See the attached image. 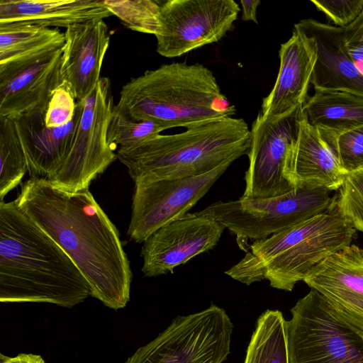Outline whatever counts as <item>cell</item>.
<instances>
[{"instance_id": "obj_1", "label": "cell", "mask_w": 363, "mask_h": 363, "mask_svg": "<svg viewBox=\"0 0 363 363\" xmlns=\"http://www.w3.org/2000/svg\"><path fill=\"white\" fill-rule=\"evenodd\" d=\"M18 208L70 257L90 296L118 310L130 301L132 272L120 234L89 188L77 191L30 179L14 201Z\"/></svg>"}, {"instance_id": "obj_2", "label": "cell", "mask_w": 363, "mask_h": 363, "mask_svg": "<svg viewBox=\"0 0 363 363\" xmlns=\"http://www.w3.org/2000/svg\"><path fill=\"white\" fill-rule=\"evenodd\" d=\"M90 295L66 252L23 213L0 201V301L72 308Z\"/></svg>"}, {"instance_id": "obj_3", "label": "cell", "mask_w": 363, "mask_h": 363, "mask_svg": "<svg viewBox=\"0 0 363 363\" xmlns=\"http://www.w3.org/2000/svg\"><path fill=\"white\" fill-rule=\"evenodd\" d=\"M113 112L169 129L233 117L236 109L208 67L173 62L132 78L123 85Z\"/></svg>"}, {"instance_id": "obj_4", "label": "cell", "mask_w": 363, "mask_h": 363, "mask_svg": "<svg viewBox=\"0 0 363 363\" xmlns=\"http://www.w3.org/2000/svg\"><path fill=\"white\" fill-rule=\"evenodd\" d=\"M337 196L325 211L248 245L225 273L246 285L267 279L273 288L292 291L314 267L351 245L356 230L340 212Z\"/></svg>"}, {"instance_id": "obj_5", "label": "cell", "mask_w": 363, "mask_h": 363, "mask_svg": "<svg viewBox=\"0 0 363 363\" xmlns=\"http://www.w3.org/2000/svg\"><path fill=\"white\" fill-rule=\"evenodd\" d=\"M250 130L242 118L208 120L186 130L157 136L130 149L118 150L117 158L136 182L182 179L206 174L247 155Z\"/></svg>"}, {"instance_id": "obj_6", "label": "cell", "mask_w": 363, "mask_h": 363, "mask_svg": "<svg viewBox=\"0 0 363 363\" xmlns=\"http://www.w3.org/2000/svg\"><path fill=\"white\" fill-rule=\"evenodd\" d=\"M325 188L300 186L276 197L216 201L196 212L220 223L236 236L240 249L321 213L337 195Z\"/></svg>"}, {"instance_id": "obj_7", "label": "cell", "mask_w": 363, "mask_h": 363, "mask_svg": "<svg viewBox=\"0 0 363 363\" xmlns=\"http://www.w3.org/2000/svg\"><path fill=\"white\" fill-rule=\"evenodd\" d=\"M291 313L289 363H363V337L336 316L318 291L311 289Z\"/></svg>"}, {"instance_id": "obj_8", "label": "cell", "mask_w": 363, "mask_h": 363, "mask_svg": "<svg viewBox=\"0 0 363 363\" xmlns=\"http://www.w3.org/2000/svg\"><path fill=\"white\" fill-rule=\"evenodd\" d=\"M233 325L225 311L214 304L179 315L125 363H223L230 353Z\"/></svg>"}, {"instance_id": "obj_9", "label": "cell", "mask_w": 363, "mask_h": 363, "mask_svg": "<svg viewBox=\"0 0 363 363\" xmlns=\"http://www.w3.org/2000/svg\"><path fill=\"white\" fill-rule=\"evenodd\" d=\"M302 107L275 117L258 113L250 130L249 167L240 199L276 197L296 189L289 179L287 164L297 138Z\"/></svg>"}, {"instance_id": "obj_10", "label": "cell", "mask_w": 363, "mask_h": 363, "mask_svg": "<svg viewBox=\"0 0 363 363\" xmlns=\"http://www.w3.org/2000/svg\"><path fill=\"white\" fill-rule=\"evenodd\" d=\"M239 12L233 0L161 1L157 52L172 58L218 42L231 30Z\"/></svg>"}, {"instance_id": "obj_11", "label": "cell", "mask_w": 363, "mask_h": 363, "mask_svg": "<svg viewBox=\"0 0 363 363\" xmlns=\"http://www.w3.org/2000/svg\"><path fill=\"white\" fill-rule=\"evenodd\" d=\"M232 163L201 175L135 182L128 235L140 243L162 226L185 216Z\"/></svg>"}, {"instance_id": "obj_12", "label": "cell", "mask_w": 363, "mask_h": 363, "mask_svg": "<svg viewBox=\"0 0 363 363\" xmlns=\"http://www.w3.org/2000/svg\"><path fill=\"white\" fill-rule=\"evenodd\" d=\"M84 101L81 119L66 165L63 189H88L117 158L108 141L114 104L111 82L101 77L94 91Z\"/></svg>"}, {"instance_id": "obj_13", "label": "cell", "mask_w": 363, "mask_h": 363, "mask_svg": "<svg viewBox=\"0 0 363 363\" xmlns=\"http://www.w3.org/2000/svg\"><path fill=\"white\" fill-rule=\"evenodd\" d=\"M63 45L0 63V117L15 119L46 111L52 94L62 84Z\"/></svg>"}, {"instance_id": "obj_14", "label": "cell", "mask_w": 363, "mask_h": 363, "mask_svg": "<svg viewBox=\"0 0 363 363\" xmlns=\"http://www.w3.org/2000/svg\"><path fill=\"white\" fill-rule=\"evenodd\" d=\"M224 229L216 220L196 213L162 226L143 242V273L147 277L173 273L177 266L213 249Z\"/></svg>"}, {"instance_id": "obj_15", "label": "cell", "mask_w": 363, "mask_h": 363, "mask_svg": "<svg viewBox=\"0 0 363 363\" xmlns=\"http://www.w3.org/2000/svg\"><path fill=\"white\" fill-rule=\"evenodd\" d=\"M303 281L336 316L363 337V249L350 245L314 267Z\"/></svg>"}, {"instance_id": "obj_16", "label": "cell", "mask_w": 363, "mask_h": 363, "mask_svg": "<svg viewBox=\"0 0 363 363\" xmlns=\"http://www.w3.org/2000/svg\"><path fill=\"white\" fill-rule=\"evenodd\" d=\"M67 124L48 127L45 111H33L14 119L28 164L30 179L45 180L63 189L66 165L81 119L84 101Z\"/></svg>"}, {"instance_id": "obj_17", "label": "cell", "mask_w": 363, "mask_h": 363, "mask_svg": "<svg viewBox=\"0 0 363 363\" xmlns=\"http://www.w3.org/2000/svg\"><path fill=\"white\" fill-rule=\"evenodd\" d=\"M109 43L110 33L104 20L66 28L60 76L77 101L85 100L96 89Z\"/></svg>"}, {"instance_id": "obj_18", "label": "cell", "mask_w": 363, "mask_h": 363, "mask_svg": "<svg viewBox=\"0 0 363 363\" xmlns=\"http://www.w3.org/2000/svg\"><path fill=\"white\" fill-rule=\"evenodd\" d=\"M294 27L306 35L316 52L311 82L315 91H342L363 96V76L346 50L344 28L312 18L303 19Z\"/></svg>"}, {"instance_id": "obj_19", "label": "cell", "mask_w": 363, "mask_h": 363, "mask_svg": "<svg viewBox=\"0 0 363 363\" xmlns=\"http://www.w3.org/2000/svg\"><path fill=\"white\" fill-rule=\"evenodd\" d=\"M279 57L276 82L259 112L267 117L281 116L303 106L317 58L311 42L295 27L291 38L281 45Z\"/></svg>"}, {"instance_id": "obj_20", "label": "cell", "mask_w": 363, "mask_h": 363, "mask_svg": "<svg viewBox=\"0 0 363 363\" xmlns=\"http://www.w3.org/2000/svg\"><path fill=\"white\" fill-rule=\"evenodd\" d=\"M347 174L318 128L311 125L302 112L287 164V175L293 186L335 191L341 187Z\"/></svg>"}, {"instance_id": "obj_21", "label": "cell", "mask_w": 363, "mask_h": 363, "mask_svg": "<svg viewBox=\"0 0 363 363\" xmlns=\"http://www.w3.org/2000/svg\"><path fill=\"white\" fill-rule=\"evenodd\" d=\"M113 16L104 0H1L0 23L25 22L68 28Z\"/></svg>"}, {"instance_id": "obj_22", "label": "cell", "mask_w": 363, "mask_h": 363, "mask_svg": "<svg viewBox=\"0 0 363 363\" xmlns=\"http://www.w3.org/2000/svg\"><path fill=\"white\" fill-rule=\"evenodd\" d=\"M302 112L333 149L340 135L363 126V96L342 91H315Z\"/></svg>"}, {"instance_id": "obj_23", "label": "cell", "mask_w": 363, "mask_h": 363, "mask_svg": "<svg viewBox=\"0 0 363 363\" xmlns=\"http://www.w3.org/2000/svg\"><path fill=\"white\" fill-rule=\"evenodd\" d=\"M65 33L25 22L0 23V63L63 45Z\"/></svg>"}, {"instance_id": "obj_24", "label": "cell", "mask_w": 363, "mask_h": 363, "mask_svg": "<svg viewBox=\"0 0 363 363\" xmlns=\"http://www.w3.org/2000/svg\"><path fill=\"white\" fill-rule=\"evenodd\" d=\"M244 363H289L287 320L279 310L258 318Z\"/></svg>"}, {"instance_id": "obj_25", "label": "cell", "mask_w": 363, "mask_h": 363, "mask_svg": "<svg viewBox=\"0 0 363 363\" xmlns=\"http://www.w3.org/2000/svg\"><path fill=\"white\" fill-rule=\"evenodd\" d=\"M0 201L16 187L28 171L14 119L0 117Z\"/></svg>"}, {"instance_id": "obj_26", "label": "cell", "mask_w": 363, "mask_h": 363, "mask_svg": "<svg viewBox=\"0 0 363 363\" xmlns=\"http://www.w3.org/2000/svg\"><path fill=\"white\" fill-rule=\"evenodd\" d=\"M107 9L128 28L155 35L160 28L161 1L153 0H104Z\"/></svg>"}, {"instance_id": "obj_27", "label": "cell", "mask_w": 363, "mask_h": 363, "mask_svg": "<svg viewBox=\"0 0 363 363\" xmlns=\"http://www.w3.org/2000/svg\"><path fill=\"white\" fill-rule=\"evenodd\" d=\"M167 130L151 121H134L119 113H113L108 129V141L115 150L136 147Z\"/></svg>"}, {"instance_id": "obj_28", "label": "cell", "mask_w": 363, "mask_h": 363, "mask_svg": "<svg viewBox=\"0 0 363 363\" xmlns=\"http://www.w3.org/2000/svg\"><path fill=\"white\" fill-rule=\"evenodd\" d=\"M336 202L340 212L353 228L363 233V169L346 175Z\"/></svg>"}, {"instance_id": "obj_29", "label": "cell", "mask_w": 363, "mask_h": 363, "mask_svg": "<svg viewBox=\"0 0 363 363\" xmlns=\"http://www.w3.org/2000/svg\"><path fill=\"white\" fill-rule=\"evenodd\" d=\"M333 150L347 174L363 169V126L340 135Z\"/></svg>"}, {"instance_id": "obj_30", "label": "cell", "mask_w": 363, "mask_h": 363, "mask_svg": "<svg viewBox=\"0 0 363 363\" xmlns=\"http://www.w3.org/2000/svg\"><path fill=\"white\" fill-rule=\"evenodd\" d=\"M77 101L69 89L62 84L52 94L45 113L48 127H60L67 124L74 118Z\"/></svg>"}, {"instance_id": "obj_31", "label": "cell", "mask_w": 363, "mask_h": 363, "mask_svg": "<svg viewBox=\"0 0 363 363\" xmlns=\"http://www.w3.org/2000/svg\"><path fill=\"white\" fill-rule=\"evenodd\" d=\"M335 26L345 28L363 10V0H311Z\"/></svg>"}, {"instance_id": "obj_32", "label": "cell", "mask_w": 363, "mask_h": 363, "mask_svg": "<svg viewBox=\"0 0 363 363\" xmlns=\"http://www.w3.org/2000/svg\"><path fill=\"white\" fill-rule=\"evenodd\" d=\"M343 42L355 67L363 76V10L354 22L344 28Z\"/></svg>"}, {"instance_id": "obj_33", "label": "cell", "mask_w": 363, "mask_h": 363, "mask_svg": "<svg viewBox=\"0 0 363 363\" xmlns=\"http://www.w3.org/2000/svg\"><path fill=\"white\" fill-rule=\"evenodd\" d=\"M0 363H45L39 354L21 353L15 357L0 354Z\"/></svg>"}, {"instance_id": "obj_34", "label": "cell", "mask_w": 363, "mask_h": 363, "mask_svg": "<svg viewBox=\"0 0 363 363\" xmlns=\"http://www.w3.org/2000/svg\"><path fill=\"white\" fill-rule=\"evenodd\" d=\"M242 19V21H251L258 23L257 10L260 4L259 0H241Z\"/></svg>"}]
</instances>
